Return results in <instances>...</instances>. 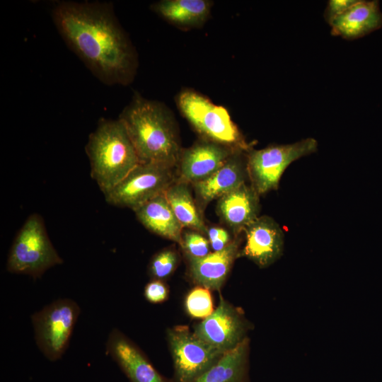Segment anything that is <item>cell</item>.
<instances>
[{
  "label": "cell",
  "instance_id": "4",
  "mask_svg": "<svg viewBox=\"0 0 382 382\" xmlns=\"http://www.w3.org/2000/svg\"><path fill=\"white\" fill-rule=\"evenodd\" d=\"M62 262L50 240L42 217L37 214L30 215L11 247L7 270L37 279L50 267Z\"/></svg>",
  "mask_w": 382,
  "mask_h": 382
},
{
  "label": "cell",
  "instance_id": "23",
  "mask_svg": "<svg viewBox=\"0 0 382 382\" xmlns=\"http://www.w3.org/2000/svg\"><path fill=\"white\" fill-rule=\"evenodd\" d=\"M185 306L187 313L195 318H206L214 311L210 290L197 286L187 295Z\"/></svg>",
  "mask_w": 382,
  "mask_h": 382
},
{
  "label": "cell",
  "instance_id": "14",
  "mask_svg": "<svg viewBox=\"0 0 382 382\" xmlns=\"http://www.w3.org/2000/svg\"><path fill=\"white\" fill-rule=\"evenodd\" d=\"M237 149L225 163L207 178L192 185L199 203L203 207L219 199L243 183L248 176L247 157Z\"/></svg>",
  "mask_w": 382,
  "mask_h": 382
},
{
  "label": "cell",
  "instance_id": "17",
  "mask_svg": "<svg viewBox=\"0 0 382 382\" xmlns=\"http://www.w3.org/2000/svg\"><path fill=\"white\" fill-rule=\"evenodd\" d=\"M331 34L352 40L382 27V13L378 1L357 0L345 13L330 24Z\"/></svg>",
  "mask_w": 382,
  "mask_h": 382
},
{
  "label": "cell",
  "instance_id": "19",
  "mask_svg": "<svg viewBox=\"0 0 382 382\" xmlns=\"http://www.w3.org/2000/svg\"><path fill=\"white\" fill-rule=\"evenodd\" d=\"M250 342L225 353L212 366L192 382H248Z\"/></svg>",
  "mask_w": 382,
  "mask_h": 382
},
{
  "label": "cell",
  "instance_id": "5",
  "mask_svg": "<svg viewBox=\"0 0 382 382\" xmlns=\"http://www.w3.org/2000/svg\"><path fill=\"white\" fill-rule=\"evenodd\" d=\"M178 107L187 121L202 135L213 141L248 151L249 146L226 109L192 91H184Z\"/></svg>",
  "mask_w": 382,
  "mask_h": 382
},
{
  "label": "cell",
  "instance_id": "24",
  "mask_svg": "<svg viewBox=\"0 0 382 382\" xmlns=\"http://www.w3.org/2000/svg\"><path fill=\"white\" fill-rule=\"evenodd\" d=\"M204 236L190 229L183 233L180 245L187 258H202L211 253L209 240Z\"/></svg>",
  "mask_w": 382,
  "mask_h": 382
},
{
  "label": "cell",
  "instance_id": "15",
  "mask_svg": "<svg viewBox=\"0 0 382 382\" xmlns=\"http://www.w3.org/2000/svg\"><path fill=\"white\" fill-rule=\"evenodd\" d=\"M239 252L238 241L233 240L221 250L213 251L202 258H187L191 279L197 286L219 291L239 257Z\"/></svg>",
  "mask_w": 382,
  "mask_h": 382
},
{
  "label": "cell",
  "instance_id": "26",
  "mask_svg": "<svg viewBox=\"0 0 382 382\" xmlns=\"http://www.w3.org/2000/svg\"><path fill=\"white\" fill-rule=\"evenodd\" d=\"M207 236L213 251L223 250L232 241L229 233L225 228L219 226L209 228Z\"/></svg>",
  "mask_w": 382,
  "mask_h": 382
},
{
  "label": "cell",
  "instance_id": "7",
  "mask_svg": "<svg viewBox=\"0 0 382 382\" xmlns=\"http://www.w3.org/2000/svg\"><path fill=\"white\" fill-rule=\"evenodd\" d=\"M80 312L74 301L60 299L32 315L37 346L47 359L54 361L62 357Z\"/></svg>",
  "mask_w": 382,
  "mask_h": 382
},
{
  "label": "cell",
  "instance_id": "25",
  "mask_svg": "<svg viewBox=\"0 0 382 382\" xmlns=\"http://www.w3.org/2000/svg\"><path fill=\"white\" fill-rule=\"evenodd\" d=\"M168 294V287L162 280L152 279L144 287V296L151 303H160L165 301Z\"/></svg>",
  "mask_w": 382,
  "mask_h": 382
},
{
  "label": "cell",
  "instance_id": "9",
  "mask_svg": "<svg viewBox=\"0 0 382 382\" xmlns=\"http://www.w3.org/2000/svg\"><path fill=\"white\" fill-rule=\"evenodd\" d=\"M167 340L174 366V382H192L224 354L201 340L187 325L167 330Z\"/></svg>",
  "mask_w": 382,
  "mask_h": 382
},
{
  "label": "cell",
  "instance_id": "6",
  "mask_svg": "<svg viewBox=\"0 0 382 382\" xmlns=\"http://www.w3.org/2000/svg\"><path fill=\"white\" fill-rule=\"evenodd\" d=\"M317 149L316 139L306 138L292 144L248 150L247 171L250 185L259 195L277 190L286 168L292 162L316 152Z\"/></svg>",
  "mask_w": 382,
  "mask_h": 382
},
{
  "label": "cell",
  "instance_id": "2",
  "mask_svg": "<svg viewBox=\"0 0 382 382\" xmlns=\"http://www.w3.org/2000/svg\"><path fill=\"white\" fill-rule=\"evenodd\" d=\"M139 163L177 166L182 152L173 118L161 103L136 94L118 118Z\"/></svg>",
  "mask_w": 382,
  "mask_h": 382
},
{
  "label": "cell",
  "instance_id": "10",
  "mask_svg": "<svg viewBox=\"0 0 382 382\" xmlns=\"http://www.w3.org/2000/svg\"><path fill=\"white\" fill-rule=\"evenodd\" d=\"M250 328L243 312L221 296L214 312L197 324L193 331L201 340L221 353L239 346Z\"/></svg>",
  "mask_w": 382,
  "mask_h": 382
},
{
  "label": "cell",
  "instance_id": "27",
  "mask_svg": "<svg viewBox=\"0 0 382 382\" xmlns=\"http://www.w3.org/2000/svg\"><path fill=\"white\" fill-rule=\"evenodd\" d=\"M357 0H330L325 10L324 17L330 24L335 18L345 13Z\"/></svg>",
  "mask_w": 382,
  "mask_h": 382
},
{
  "label": "cell",
  "instance_id": "11",
  "mask_svg": "<svg viewBox=\"0 0 382 382\" xmlns=\"http://www.w3.org/2000/svg\"><path fill=\"white\" fill-rule=\"evenodd\" d=\"M237 149L209 139L183 149L178 166L177 180L194 185L219 169Z\"/></svg>",
  "mask_w": 382,
  "mask_h": 382
},
{
  "label": "cell",
  "instance_id": "20",
  "mask_svg": "<svg viewBox=\"0 0 382 382\" xmlns=\"http://www.w3.org/2000/svg\"><path fill=\"white\" fill-rule=\"evenodd\" d=\"M164 195L183 228L207 235L208 228L192 195L189 184L175 179Z\"/></svg>",
  "mask_w": 382,
  "mask_h": 382
},
{
  "label": "cell",
  "instance_id": "13",
  "mask_svg": "<svg viewBox=\"0 0 382 382\" xmlns=\"http://www.w3.org/2000/svg\"><path fill=\"white\" fill-rule=\"evenodd\" d=\"M106 351L130 382H174L161 375L139 347L116 328L109 334Z\"/></svg>",
  "mask_w": 382,
  "mask_h": 382
},
{
  "label": "cell",
  "instance_id": "1",
  "mask_svg": "<svg viewBox=\"0 0 382 382\" xmlns=\"http://www.w3.org/2000/svg\"><path fill=\"white\" fill-rule=\"evenodd\" d=\"M52 15L68 47L100 81L114 85L131 80L135 55L111 4L59 1Z\"/></svg>",
  "mask_w": 382,
  "mask_h": 382
},
{
  "label": "cell",
  "instance_id": "8",
  "mask_svg": "<svg viewBox=\"0 0 382 382\" xmlns=\"http://www.w3.org/2000/svg\"><path fill=\"white\" fill-rule=\"evenodd\" d=\"M175 180L173 168L156 163H139L104 196L108 204L134 211L164 194Z\"/></svg>",
  "mask_w": 382,
  "mask_h": 382
},
{
  "label": "cell",
  "instance_id": "3",
  "mask_svg": "<svg viewBox=\"0 0 382 382\" xmlns=\"http://www.w3.org/2000/svg\"><path fill=\"white\" fill-rule=\"evenodd\" d=\"M86 152L90 161L91 178L103 194L139 163L134 146L119 119H100L89 135Z\"/></svg>",
  "mask_w": 382,
  "mask_h": 382
},
{
  "label": "cell",
  "instance_id": "16",
  "mask_svg": "<svg viewBox=\"0 0 382 382\" xmlns=\"http://www.w3.org/2000/svg\"><path fill=\"white\" fill-rule=\"evenodd\" d=\"M259 197L250 185L243 183L219 199L217 213L235 235L259 216Z\"/></svg>",
  "mask_w": 382,
  "mask_h": 382
},
{
  "label": "cell",
  "instance_id": "21",
  "mask_svg": "<svg viewBox=\"0 0 382 382\" xmlns=\"http://www.w3.org/2000/svg\"><path fill=\"white\" fill-rule=\"evenodd\" d=\"M207 0H163L152 8L168 21L182 26L197 25L203 23L210 11Z\"/></svg>",
  "mask_w": 382,
  "mask_h": 382
},
{
  "label": "cell",
  "instance_id": "18",
  "mask_svg": "<svg viewBox=\"0 0 382 382\" xmlns=\"http://www.w3.org/2000/svg\"><path fill=\"white\" fill-rule=\"evenodd\" d=\"M134 212L138 221L149 231L180 244L183 226L177 219L164 194L139 206Z\"/></svg>",
  "mask_w": 382,
  "mask_h": 382
},
{
  "label": "cell",
  "instance_id": "12",
  "mask_svg": "<svg viewBox=\"0 0 382 382\" xmlns=\"http://www.w3.org/2000/svg\"><path fill=\"white\" fill-rule=\"evenodd\" d=\"M245 243L239 257H245L260 268L272 265L282 255L284 233L279 225L266 215L258 216L243 231Z\"/></svg>",
  "mask_w": 382,
  "mask_h": 382
},
{
  "label": "cell",
  "instance_id": "22",
  "mask_svg": "<svg viewBox=\"0 0 382 382\" xmlns=\"http://www.w3.org/2000/svg\"><path fill=\"white\" fill-rule=\"evenodd\" d=\"M179 262L178 253L173 248H165L151 259L148 272L152 279L163 281L172 275Z\"/></svg>",
  "mask_w": 382,
  "mask_h": 382
}]
</instances>
